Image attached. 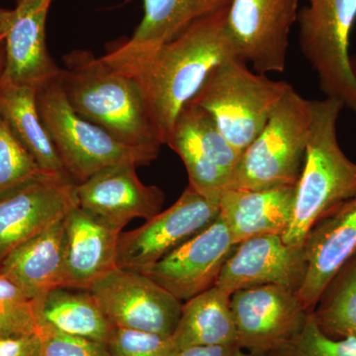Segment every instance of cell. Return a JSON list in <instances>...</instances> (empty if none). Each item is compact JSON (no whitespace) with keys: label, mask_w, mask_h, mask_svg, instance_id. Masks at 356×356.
<instances>
[{"label":"cell","mask_w":356,"mask_h":356,"mask_svg":"<svg viewBox=\"0 0 356 356\" xmlns=\"http://www.w3.org/2000/svg\"><path fill=\"white\" fill-rule=\"evenodd\" d=\"M228 9L196 21L153 51L124 60L102 56L137 84L163 145L178 114L197 95L211 72L238 58L227 26Z\"/></svg>","instance_id":"cell-1"},{"label":"cell","mask_w":356,"mask_h":356,"mask_svg":"<svg viewBox=\"0 0 356 356\" xmlns=\"http://www.w3.org/2000/svg\"><path fill=\"white\" fill-rule=\"evenodd\" d=\"M60 88L79 116L126 146L161 151L163 146L135 81L88 50L63 57Z\"/></svg>","instance_id":"cell-2"},{"label":"cell","mask_w":356,"mask_h":356,"mask_svg":"<svg viewBox=\"0 0 356 356\" xmlns=\"http://www.w3.org/2000/svg\"><path fill=\"white\" fill-rule=\"evenodd\" d=\"M312 121L303 168L296 185L286 243L303 245L316 222L356 196V163L339 144L337 121L343 103L311 100Z\"/></svg>","instance_id":"cell-3"},{"label":"cell","mask_w":356,"mask_h":356,"mask_svg":"<svg viewBox=\"0 0 356 356\" xmlns=\"http://www.w3.org/2000/svg\"><path fill=\"white\" fill-rule=\"evenodd\" d=\"M312 121L311 100L291 84L241 156L227 189L269 191L298 182Z\"/></svg>","instance_id":"cell-4"},{"label":"cell","mask_w":356,"mask_h":356,"mask_svg":"<svg viewBox=\"0 0 356 356\" xmlns=\"http://www.w3.org/2000/svg\"><path fill=\"white\" fill-rule=\"evenodd\" d=\"M58 76L37 89V106L65 170L76 184L109 166L129 163L139 168L158 159V152L126 146L79 116L67 102Z\"/></svg>","instance_id":"cell-5"},{"label":"cell","mask_w":356,"mask_h":356,"mask_svg":"<svg viewBox=\"0 0 356 356\" xmlns=\"http://www.w3.org/2000/svg\"><path fill=\"white\" fill-rule=\"evenodd\" d=\"M289 86L286 81L252 72L247 63L234 58L211 72L191 102L205 109L229 144L243 154Z\"/></svg>","instance_id":"cell-6"},{"label":"cell","mask_w":356,"mask_h":356,"mask_svg":"<svg viewBox=\"0 0 356 356\" xmlns=\"http://www.w3.org/2000/svg\"><path fill=\"white\" fill-rule=\"evenodd\" d=\"M299 9L300 51L317 74L325 97L356 114V77L350 65V38L356 0H306Z\"/></svg>","instance_id":"cell-7"},{"label":"cell","mask_w":356,"mask_h":356,"mask_svg":"<svg viewBox=\"0 0 356 356\" xmlns=\"http://www.w3.org/2000/svg\"><path fill=\"white\" fill-rule=\"evenodd\" d=\"M220 215V199L205 197L191 186L177 202L146 224L121 233L117 267L143 271L211 226Z\"/></svg>","instance_id":"cell-8"},{"label":"cell","mask_w":356,"mask_h":356,"mask_svg":"<svg viewBox=\"0 0 356 356\" xmlns=\"http://www.w3.org/2000/svg\"><path fill=\"white\" fill-rule=\"evenodd\" d=\"M88 291L114 327L172 337L184 303L146 274L116 268Z\"/></svg>","instance_id":"cell-9"},{"label":"cell","mask_w":356,"mask_h":356,"mask_svg":"<svg viewBox=\"0 0 356 356\" xmlns=\"http://www.w3.org/2000/svg\"><path fill=\"white\" fill-rule=\"evenodd\" d=\"M184 161L189 185L205 197L220 199L243 154L222 136L205 109L189 102L178 114L165 140Z\"/></svg>","instance_id":"cell-10"},{"label":"cell","mask_w":356,"mask_h":356,"mask_svg":"<svg viewBox=\"0 0 356 356\" xmlns=\"http://www.w3.org/2000/svg\"><path fill=\"white\" fill-rule=\"evenodd\" d=\"M299 0H232L227 26L236 56L261 74L286 70Z\"/></svg>","instance_id":"cell-11"},{"label":"cell","mask_w":356,"mask_h":356,"mask_svg":"<svg viewBox=\"0 0 356 356\" xmlns=\"http://www.w3.org/2000/svg\"><path fill=\"white\" fill-rule=\"evenodd\" d=\"M76 184L70 175L41 173L0 196V264L79 206Z\"/></svg>","instance_id":"cell-12"},{"label":"cell","mask_w":356,"mask_h":356,"mask_svg":"<svg viewBox=\"0 0 356 356\" xmlns=\"http://www.w3.org/2000/svg\"><path fill=\"white\" fill-rule=\"evenodd\" d=\"M231 308L236 343L252 356H266L296 337L310 314L296 293L277 285L238 290Z\"/></svg>","instance_id":"cell-13"},{"label":"cell","mask_w":356,"mask_h":356,"mask_svg":"<svg viewBox=\"0 0 356 356\" xmlns=\"http://www.w3.org/2000/svg\"><path fill=\"white\" fill-rule=\"evenodd\" d=\"M134 163H119L76 184L79 207L95 222L122 233L134 219H152L161 211L165 194L146 185Z\"/></svg>","instance_id":"cell-14"},{"label":"cell","mask_w":356,"mask_h":356,"mask_svg":"<svg viewBox=\"0 0 356 356\" xmlns=\"http://www.w3.org/2000/svg\"><path fill=\"white\" fill-rule=\"evenodd\" d=\"M236 245L219 215L207 229L140 273L184 303L216 285Z\"/></svg>","instance_id":"cell-15"},{"label":"cell","mask_w":356,"mask_h":356,"mask_svg":"<svg viewBox=\"0 0 356 356\" xmlns=\"http://www.w3.org/2000/svg\"><path fill=\"white\" fill-rule=\"evenodd\" d=\"M307 270L305 248L281 235H264L238 243L222 266L217 286L233 294L248 288L277 285L296 293Z\"/></svg>","instance_id":"cell-16"},{"label":"cell","mask_w":356,"mask_h":356,"mask_svg":"<svg viewBox=\"0 0 356 356\" xmlns=\"http://www.w3.org/2000/svg\"><path fill=\"white\" fill-rule=\"evenodd\" d=\"M53 0H26L11 13L3 33L6 65L1 81L38 89L60 76L47 47L46 25Z\"/></svg>","instance_id":"cell-17"},{"label":"cell","mask_w":356,"mask_h":356,"mask_svg":"<svg viewBox=\"0 0 356 356\" xmlns=\"http://www.w3.org/2000/svg\"><path fill=\"white\" fill-rule=\"evenodd\" d=\"M304 248L306 275L296 296L312 313L332 278L356 254V196L316 222Z\"/></svg>","instance_id":"cell-18"},{"label":"cell","mask_w":356,"mask_h":356,"mask_svg":"<svg viewBox=\"0 0 356 356\" xmlns=\"http://www.w3.org/2000/svg\"><path fill=\"white\" fill-rule=\"evenodd\" d=\"M65 257L63 288L89 290L117 267L121 233L95 222L79 206L64 218Z\"/></svg>","instance_id":"cell-19"},{"label":"cell","mask_w":356,"mask_h":356,"mask_svg":"<svg viewBox=\"0 0 356 356\" xmlns=\"http://www.w3.org/2000/svg\"><path fill=\"white\" fill-rule=\"evenodd\" d=\"M232 0H143L144 16L132 36L107 49V60H124L153 51L189 26L229 8Z\"/></svg>","instance_id":"cell-20"},{"label":"cell","mask_w":356,"mask_h":356,"mask_svg":"<svg viewBox=\"0 0 356 356\" xmlns=\"http://www.w3.org/2000/svg\"><path fill=\"white\" fill-rule=\"evenodd\" d=\"M64 257L63 218L15 248L0 264V273L32 299L38 310L49 293L63 288Z\"/></svg>","instance_id":"cell-21"},{"label":"cell","mask_w":356,"mask_h":356,"mask_svg":"<svg viewBox=\"0 0 356 356\" xmlns=\"http://www.w3.org/2000/svg\"><path fill=\"white\" fill-rule=\"evenodd\" d=\"M296 185L269 191H222L220 217L234 243L238 245L257 236H282L291 222Z\"/></svg>","instance_id":"cell-22"},{"label":"cell","mask_w":356,"mask_h":356,"mask_svg":"<svg viewBox=\"0 0 356 356\" xmlns=\"http://www.w3.org/2000/svg\"><path fill=\"white\" fill-rule=\"evenodd\" d=\"M37 89L0 81V118L47 175H69L44 128Z\"/></svg>","instance_id":"cell-23"},{"label":"cell","mask_w":356,"mask_h":356,"mask_svg":"<svg viewBox=\"0 0 356 356\" xmlns=\"http://www.w3.org/2000/svg\"><path fill=\"white\" fill-rule=\"evenodd\" d=\"M170 339L177 350L189 346L236 343L231 294L215 285L184 302Z\"/></svg>","instance_id":"cell-24"},{"label":"cell","mask_w":356,"mask_h":356,"mask_svg":"<svg viewBox=\"0 0 356 356\" xmlns=\"http://www.w3.org/2000/svg\"><path fill=\"white\" fill-rule=\"evenodd\" d=\"M39 330H53L72 336L107 343L114 325L88 290L57 288L38 308Z\"/></svg>","instance_id":"cell-25"},{"label":"cell","mask_w":356,"mask_h":356,"mask_svg":"<svg viewBox=\"0 0 356 356\" xmlns=\"http://www.w3.org/2000/svg\"><path fill=\"white\" fill-rule=\"evenodd\" d=\"M312 315L327 337H356V254L330 281Z\"/></svg>","instance_id":"cell-26"},{"label":"cell","mask_w":356,"mask_h":356,"mask_svg":"<svg viewBox=\"0 0 356 356\" xmlns=\"http://www.w3.org/2000/svg\"><path fill=\"white\" fill-rule=\"evenodd\" d=\"M39 332L37 305L0 273V339Z\"/></svg>","instance_id":"cell-27"},{"label":"cell","mask_w":356,"mask_h":356,"mask_svg":"<svg viewBox=\"0 0 356 356\" xmlns=\"http://www.w3.org/2000/svg\"><path fill=\"white\" fill-rule=\"evenodd\" d=\"M266 356H356V337L332 339L321 331L312 313L296 337Z\"/></svg>","instance_id":"cell-28"},{"label":"cell","mask_w":356,"mask_h":356,"mask_svg":"<svg viewBox=\"0 0 356 356\" xmlns=\"http://www.w3.org/2000/svg\"><path fill=\"white\" fill-rule=\"evenodd\" d=\"M41 173L31 154L0 118V196Z\"/></svg>","instance_id":"cell-29"},{"label":"cell","mask_w":356,"mask_h":356,"mask_svg":"<svg viewBox=\"0 0 356 356\" xmlns=\"http://www.w3.org/2000/svg\"><path fill=\"white\" fill-rule=\"evenodd\" d=\"M106 344L111 356H173L177 351L170 337L118 327Z\"/></svg>","instance_id":"cell-30"},{"label":"cell","mask_w":356,"mask_h":356,"mask_svg":"<svg viewBox=\"0 0 356 356\" xmlns=\"http://www.w3.org/2000/svg\"><path fill=\"white\" fill-rule=\"evenodd\" d=\"M42 356H111L108 346L102 341L72 336L53 330H39Z\"/></svg>","instance_id":"cell-31"},{"label":"cell","mask_w":356,"mask_h":356,"mask_svg":"<svg viewBox=\"0 0 356 356\" xmlns=\"http://www.w3.org/2000/svg\"><path fill=\"white\" fill-rule=\"evenodd\" d=\"M0 356H42L41 336L36 332L0 339Z\"/></svg>","instance_id":"cell-32"},{"label":"cell","mask_w":356,"mask_h":356,"mask_svg":"<svg viewBox=\"0 0 356 356\" xmlns=\"http://www.w3.org/2000/svg\"><path fill=\"white\" fill-rule=\"evenodd\" d=\"M173 356H252L238 343L195 346L175 351Z\"/></svg>","instance_id":"cell-33"},{"label":"cell","mask_w":356,"mask_h":356,"mask_svg":"<svg viewBox=\"0 0 356 356\" xmlns=\"http://www.w3.org/2000/svg\"><path fill=\"white\" fill-rule=\"evenodd\" d=\"M11 13H13V10L0 8V35H3L7 23H8L9 18H10Z\"/></svg>","instance_id":"cell-34"},{"label":"cell","mask_w":356,"mask_h":356,"mask_svg":"<svg viewBox=\"0 0 356 356\" xmlns=\"http://www.w3.org/2000/svg\"><path fill=\"white\" fill-rule=\"evenodd\" d=\"M4 65H6V50H4L3 35H0V81L3 74Z\"/></svg>","instance_id":"cell-35"},{"label":"cell","mask_w":356,"mask_h":356,"mask_svg":"<svg viewBox=\"0 0 356 356\" xmlns=\"http://www.w3.org/2000/svg\"><path fill=\"white\" fill-rule=\"evenodd\" d=\"M350 65L353 74H355L356 77V53L353 54V55H350Z\"/></svg>","instance_id":"cell-36"},{"label":"cell","mask_w":356,"mask_h":356,"mask_svg":"<svg viewBox=\"0 0 356 356\" xmlns=\"http://www.w3.org/2000/svg\"><path fill=\"white\" fill-rule=\"evenodd\" d=\"M24 1H26V0H16V6H17V4L23 3Z\"/></svg>","instance_id":"cell-37"}]
</instances>
